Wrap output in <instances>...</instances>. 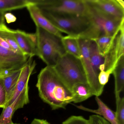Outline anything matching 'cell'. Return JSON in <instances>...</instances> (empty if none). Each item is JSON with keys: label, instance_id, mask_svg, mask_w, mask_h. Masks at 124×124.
Returning <instances> with one entry per match:
<instances>
[{"label": "cell", "instance_id": "cell-1", "mask_svg": "<svg viewBox=\"0 0 124 124\" xmlns=\"http://www.w3.org/2000/svg\"><path fill=\"white\" fill-rule=\"evenodd\" d=\"M36 86L40 98L53 110L65 109L73 102L71 91L57 75L53 66H46L41 70Z\"/></svg>", "mask_w": 124, "mask_h": 124}, {"label": "cell", "instance_id": "cell-2", "mask_svg": "<svg viewBox=\"0 0 124 124\" xmlns=\"http://www.w3.org/2000/svg\"><path fill=\"white\" fill-rule=\"evenodd\" d=\"M87 4L86 14L90 19V26L78 38L93 40L101 36H112L118 33L124 24V19L107 16Z\"/></svg>", "mask_w": 124, "mask_h": 124}, {"label": "cell", "instance_id": "cell-3", "mask_svg": "<svg viewBox=\"0 0 124 124\" xmlns=\"http://www.w3.org/2000/svg\"><path fill=\"white\" fill-rule=\"evenodd\" d=\"M53 67L57 75L71 91L78 84L88 83L80 58L66 53L59 58Z\"/></svg>", "mask_w": 124, "mask_h": 124}, {"label": "cell", "instance_id": "cell-4", "mask_svg": "<svg viewBox=\"0 0 124 124\" xmlns=\"http://www.w3.org/2000/svg\"><path fill=\"white\" fill-rule=\"evenodd\" d=\"M37 38V56L46 64L53 66L58 60L66 53L62 38L39 27H36Z\"/></svg>", "mask_w": 124, "mask_h": 124}, {"label": "cell", "instance_id": "cell-5", "mask_svg": "<svg viewBox=\"0 0 124 124\" xmlns=\"http://www.w3.org/2000/svg\"><path fill=\"white\" fill-rule=\"evenodd\" d=\"M41 11L56 16H83L87 9L86 0H31Z\"/></svg>", "mask_w": 124, "mask_h": 124}, {"label": "cell", "instance_id": "cell-6", "mask_svg": "<svg viewBox=\"0 0 124 124\" xmlns=\"http://www.w3.org/2000/svg\"><path fill=\"white\" fill-rule=\"evenodd\" d=\"M40 11L59 31L69 36L79 37L90 26V19L86 14L83 16H56Z\"/></svg>", "mask_w": 124, "mask_h": 124}, {"label": "cell", "instance_id": "cell-7", "mask_svg": "<svg viewBox=\"0 0 124 124\" xmlns=\"http://www.w3.org/2000/svg\"><path fill=\"white\" fill-rule=\"evenodd\" d=\"M36 65L35 61H33L32 58H30L22 68L20 77L14 92L6 105L8 106L14 103L15 111L23 108L29 103L28 83Z\"/></svg>", "mask_w": 124, "mask_h": 124}, {"label": "cell", "instance_id": "cell-8", "mask_svg": "<svg viewBox=\"0 0 124 124\" xmlns=\"http://www.w3.org/2000/svg\"><path fill=\"white\" fill-rule=\"evenodd\" d=\"M77 38L80 49V59L85 72L88 83L91 88L93 95L99 97L103 93L104 86L99 83L98 76L93 68L89 58L88 45L90 40Z\"/></svg>", "mask_w": 124, "mask_h": 124}, {"label": "cell", "instance_id": "cell-9", "mask_svg": "<svg viewBox=\"0 0 124 124\" xmlns=\"http://www.w3.org/2000/svg\"><path fill=\"white\" fill-rule=\"evenodd\" d=\"M93 8L104 15L120 20L124 19V8L116 0H86Z\"/></svg>", "mask_w": 124, "mask_h": 124}, {"label": "cell", "instance_id": "cell-10", "mask_svg": "<svg viewBox=\"0 0 124 124\" xmlns=\"http://www.w3.org/2000/svg\"><path fill=\"white\" fill-rule=\"evenodd\" d=\"M30 58L0 46V66L8 69L22 68Z\"/></svg>", "mask_w": 124, "mask_h": 124}, {"label": "cell", "instance_id": "cell-11", "mask_svg": "<svg viewBox=\"0 0 124 124\" xmlns=\"http://www.w3.org/2000/svg\"><path fill=\"white\" fill-rule=\"evenodd\" d=\"M30 0V4L26 8L36 27H39L51 34L62 38L63 37L62 33L43 15L39 8L32 2L31 0Z\"/></svg>", "mask_w": 124, "mask_h": 124}, {"label": "cell", "instance_id": "cell-12", "mask_svg": "<svg viewBox=\"0 0 124 124\" xmlns=\"http://www.w3.org/2000/svg\"><path fill=\"white\" fill-rule=\"evenodd\" d=\"M16 42L24 55L33 58L37 56V47L30 38L29 33L22 30H13Z\"/></svg>", "mask_w": 124, "mask_h": 124}, {"label": "cell", "instance_id": "cell-13", "mask_svg": "<svg viewBox=\"0 0 124 124\" xmlns=\"http://www.w3.org/2000/svg\"><path fill=\"white\" fill-rule=\"evenodd\" d=\"M96 101L98 105V108L96 109H91L86 108L83 106H76L79 109L95 113L97 115L102 116L105 119L111 124H118L116 119V113L109 108L98 96H95Z\"/></svg>", "mask_w": 124, "mask_h": 124}, {"label": "cell", "instance_id": "cell-14", "mask_svg": "<svg viewBox=\"0 0 124 124\" xmlns=\"http://www.w3.org/2000/svg\"><path fill=\"white\" fill-rule=\"evenodd\" d=\"M88 53L93 68L98 77L100 72L104 70V58L100 54L94 40H90Z\"/></svg>", "mask_w": 124, "mask_h": 124}, {"label": "cell", "instance_id": "cell-15", "mask_svg": "<svg viewBox=\"0 0 124 124\" xmlns=\"http://www.w3.org/2000/svg\"><path fill=\"white\" fill-rule=\"evenodd\" d=\"M112 74L115 79V95H120L124 90V55L118 60Z\"/></svg>", "mask_w": 124, "mask_h": 124}, {"label": "cell", "instance_id": "cell-16", "mask_svg": "<svg viewBox=\"0 0 124 124\" xmlns=\"http://www.w3.org/2000/svg\"><path fill=\"white\" fill-rule=\"evenodd\" d=\"M73 102L80 103L93 95L92 90L88 83H79L74 86L71 90Z\"/></svg>", "mask_w": 124, "mask_h": 124}, {"label": "cell", "instance_id": "cell-17", "mask_svg": "<svg viewBox=\"0 0 124 124\" xmlns=\"http://www.w3.org/2000/svg\"><path fill=\"white\" fill-rule=\"evenodd\" d=\"M22 68L14 71L2 78L7 95V102L9 101L14 92L20 77Z\"/></svg>", "mask_w": 124, "mask_h": 124}, {"label": "cell", "instance_id": "cell-18", "mask_svg": "<svg viewBox=\"0 0 124 124\" xmlns=\"http://www.w3.org/2000/svg\"><path fill=\"white\" fill-rule=\"evenodd\" d=\"M0 37L2 38L10 46L14 52L19 54L25 55L16 42L13 30L8 28L5 24L0 26Z\"/></svg>", "mask_w": 124, "mask_h": 124}, {"label": "cell", "instance_id": "cell-19", "mask_svg": "<svg viewBox=\"0 0 124 124\" xmlns=\"http://www.w3.org/2000/svg\"><path fill=\"white\" fill-rule=\"evenodd\" d=\"M62 41L66 53L80 59V49L77 38L69 35L63 36Z\"/></svg>", "mask_w": 124, "mask_h": 124}, {"label": "cell", "instance_id": "cell-20", "mask_svg": "<svg viewBox=\"0 0 124 124\" xmlns=\"http://www.w3.org/2000/svg\"><path fill=\"white\" fill-rule=\"evenodd\" d=\"M117 34L112 36H101L93 40L95 42L100 54L104 57L111 48Z\"/></svg>", "mask_w": 124, "mask_h": 124}, {"label": "cell", "instance_id": "cell-21", "mask_svg": "<svg viewBox=\"0 0 124 124\" xmlns=\"http://www.w3.org/2000/svg\"><path fill=\"white\" fill-rule=\"evenodd\" d=\"M30 3V0H0V12L5 13L26 8Z\"/></svg>", "mask_w": 124, "mask_h": 124}, {"label": "cell", "instance_id": "cell-22", "mask_svg": "<svg viewBox=\"0 0 124 124\" xmlns=\"http://www.w3.org/2000/svg\"><path fill=\"white\" fill-rule=\"evenodd\" d=\"M15 104L6 106L3 108L0 115V124H16L12 121V117L15 112Z\"/></svg>", "mask_w": 124, "mask_h": 124}, {"label": "cell", "instance_id": "cell-23", "mask_svg": "<svg viewBox=\"0 0 124 124\" xmlns=\"http://www.w3.org/2000/svg\"><path fill=\"white\" fill-rule=\"evenodd\" d=\"M116 110V119L118 124H124V98L120 95L115 96Z\"/></svg>", "mask_w": 124, "mask_h": 124}, {"label": "cell", "instance_id": "cell-24", "mask_svg": "<svg viewBox=\"0 0 124 124\" xmlns=\"http://www.w3.org/2000/svg\"><path fill=\"white\" fill-rule=\"evenodd\" d=\"M62 124H90L89 120L82 116H72L63 122Z\"/></svg>", "mask_w": 124, "mask_h": 124}, {"label": "cell", "instance_id": "cell-25", "mask_svg": "<svg viewBox=\"0 0 124 124\" xmlns=\"http://www.w3.org/2000/svg\"><path fill=\"white\" fill-rule=\"evenodd\" d=\"M114 68H111L108 70L101 71L99 74L98 79L100 85L104 86L107 83L110 75L112 74Z\"/></svg>", "mask_w": 124, "mask_h": 124}, {"label": "cell", "instance_id": "cell-26", "mask_svg": "<svg viewBox=\"0 0 124 124\" xmlns=\"http://www.w3.org/2000/svg\"><path fill=\"white\" fill-rule=\"evenodd\" d=\"M7 102L6 91L3 84L2 78H0V108H3Z\"/></svg>", "mask_w": 124, "mask_h": 124}, {"label": "cell", "instance_id": "cell-27", "mask_svg": "<svg viewBox=\"0 0 124 124\" xmlns=\"http://www.w3.org/2000/svg\"><path fill=\"white\" fill-rule=\"evenodd\" d=\"M88 120L90 124H111L103 117L97 115L90 116Z\"/></svg>", "mask_w": 124, "mask_h": 124}, {"label": "cell", "instance_id": "cell-28", "mask_svg": "<svg viewBox=\"0 0 124 124\" xmlns=\"http://www.w3.org/2000/svg\"><path fill=\"white\" fill-rule=\"evenodd\" d=\"M16 70L8 69L0 66V78H3Z\"/></svg>", "mask_w": 124, "mask_h": 124}, {"label": "cell", "instance_id": "cell-29", "mask_svg": "<svg viewBox=\"0 0 124 124\" xmlns=\"http://www.w3.org/2000/svg\"><path fill=\"white\" fill-rule=\"evenodd\" d=\"M4 17L8 23H11L15 22L16 20V16L11 13H7L5 14Z\"/></svg>", "mask_w": 124, "mask_h": 124}, {"label": "cell", "instance_id": "cell-30", "mask_svg": "<svg viewBox=\"0 0 124 124\" xmlns=\"http://www.w3.org/2000/svg\"><path fill=\"white\" fill-rule=\"evenodd\" d=\"M30 124H50L48 121L43 119L35 118L32 121Z\"/></svg>", "mask_w": 124, "mask_h": 124}, {"label": "cell", "instance_id": "cell-31", "mask_svg": "<svg viewBox=\"0 0 124 124\" xmlns=\"http://www.w3.org/2000/svg\"><path fill=\"white\" fill-rule=\"evenodd\" d=\"M0 46H2L5 48L10 50L14 51L10 46L1 37H0Z\"/></svg>", "mask_w": 124, "mask_h": 124}, {"label": "cell", "instance_id": "cell-32", "mask_svg": "<svg viewBox=\"0 0 124 124\" xmlns=\"http://www.w3.org/2000/svg\"><path fill=\"white\" fill-rule=\"evenodd\" d=\"M5 13L0 12V26L5 24Z\"/></svg>", "mask_w": 124, "mask_h": 124}, {"label": "cell", "instance_id": "cell-33", "mask_svg": "<svg viewBox=\"0 0 124 124\" xmlns=\"http://www.w3.org/2000/svg\"><path fill=\"white\" fill-rule=\"evenodd\" d=\"M117 2L123 8H124V1L122 0H116Z\"/></svg>", "mask_w": 124, "mask_h": 124}, {"label": "cell", "instance_id": "cell-34", "mask_svg": "<svg viewBox=\"0 0 124 124\" xmlns=\"http://www.w3.org/2000/svg\"></svg>", "mask_w": 124, "mask_h": 124}]
</instances>
